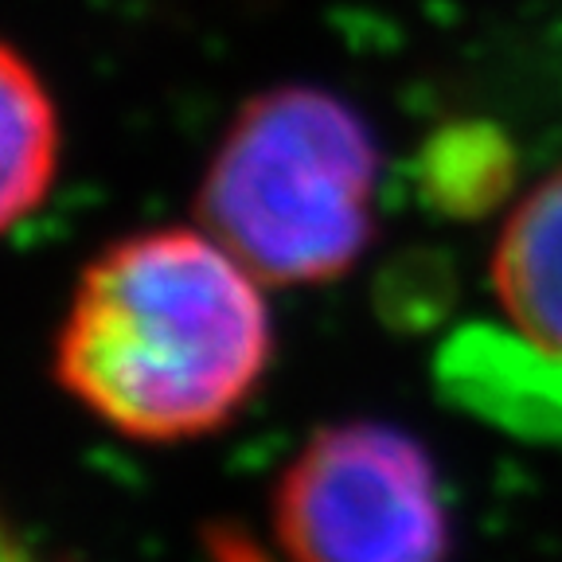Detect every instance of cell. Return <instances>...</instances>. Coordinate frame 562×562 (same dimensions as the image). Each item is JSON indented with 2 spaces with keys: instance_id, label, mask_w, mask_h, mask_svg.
I'll return each instance as SVG.
<instances>
[{
  "instance_id": "1",
  "label": "cell",
  "mask_w": 562,
  "mask_h": 562,
  "mask_svg": "<svg viewBox=\"0 0 562 562\" xmlns=\"http://www.w3.org/2000/svg\"><path fill=\"white\" fill-rule=\"evenodd\" d=\"M270 363L255 273L184 227L114 243L82 270L55 344V375L94 418L137 441L227 426Z\"/></svg>"
},
{
  "instance_id": "2",
  "label": "cell",
  "mask_w": 562,
  "mask_h": 562,
  "mask_svg": "<svg viewBox=\"0 0 562 562\" xmlns=\"http://www.w3.org/2000/svg\"><path fill=\"white\" fill-rule=\"evenodd\" d=\"M379 153L325 90L290 87L243 105L200 188V220L246 270L308 285L348 270L375 227Z\"/></svg>"
},
{
  "instance_id": "3",
  "label": "cell",
  "mask_w": 562,
  "mask_h": 562,
  "mask_svg": "<svg viewBox=\"0 0 562 562\" xmlns=\"http://www.w3.org/2000/svg\"><path fill=\"white\" fill-rule=\"evenodd\" d=\"M290 562H446L449 516L426 449L379 422L316 434L278 484Z\"/></svg>"
},
{
  "instance_id": "4",
  "label": "cell",
  "mask_w": 562,
  "mask_h": 562,
  "mask_svg": "<svg viewBox=\"0 0 562 562\" xmlns=\"http://www.w3.org/2000/svg\"><path fill=\"white\" fill-rule=\"evenodd\" d=\"M438 386L449 403L524 441L562 446V351L469 325L438 351Z\"/></svg>"
},
{
  "instance_id": "5",
  "label": "cell",
  "mask_w": 562,
  "mask_h": 562,
  "mask_svg": "<svg viewBox=\"0 0 562 562\" xmlns=\"http://www.w3.org/2000/svg\"><path fill=\"white\" fill-rule=\"evenodd\" d=\"M492 285L519 333L562 351V168L512 211Z\"/></svg>"
},
{
  "instance_id": "6",
  "label": "cell",
  "mask_w": 562,
  "mask_h": 562,
  "mask_svg": "<svg viewBox=\"0 0 562 562\" xmlns=\"http://www.w3.org/2000/svg\"><path fill=\"white\" fill-rule=\"evenodd\" d=\"M0 75H4L0 82V117H4L0 215H4V227H16L52 192L55 168H59V117L40 75L12 47L0 59Z\"/></svg>"
},
{
  "instance_id": "7",
  "label": "cell",
  "mask_w": 562,
  "mask_h": 562,
  "mask_svg": "<svg viewBox=\"0 0 562 562\" xmlns=\"http://www.w3.org/2000/svg\"><path fill=\"white\" fill-rule=\"evenodd\" d=\"M516 157L492 125H449L426 140L418 157V188L430 207L453 220H473L508 192Z\"/></svg>"
},
{
  "instance_id": "8",
  "label": "cell",
  "mask_w": 562,
  "mask_h": 562,
  "mask_svg": "<svg viewBox=\"0 0 562 562\" xmlns=\"http://www.w3.org/2000/svg\"><path fill=\"white\" fill-rule=\"evenodd\" d=\"M4 562H40V559H32V554H20V551H16V543L9 539V551H4Z\"/></svg>"
}]
</instances>
